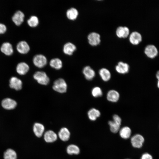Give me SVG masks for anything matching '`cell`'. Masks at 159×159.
Returning a JSON list of instances; mask_svg holds the SVG:
<instances>
[{
    "label": "cell",
    "instance_id": "6da1fadb",
    "mask_svg": "<svg viewBox=\"0 0 159 159\" xmlns=\"http://www.w3.org/2000/svg\"><path fill=\"white\" fill-rule=\"evenodd\" d=\"M52 87L56 91L60 93H63L66 92L67 85L66 82L63 79L59 78L54 82Z\"/></svg>",
    "mask_w": 159,
    "mask_h": 159
},
{
    "label": "cell",
    "instance_id": "7a4b0ae2",
    "mask_svg": "<svg viewBox=\"0 0 159 159\" xmlns=\"http://www.w3.org/2000/svg\"><path fill=\"white\" fill-rule=\"evenodd\" d=\"M33 77L38 83L42 85H46L49 82V77L44 72H37L34 74Z\"/></svg>",
    "mask_w": 159,
    "mask_h": 159
},
{
    "label": "cell",
    "instance_id": "3957f363",
    "mask_svg": "<svg viewBox=\"0 0 159 159\" xmlns=\"http://www.w3.org/2000/svg\"><path fill=\"white\" fill-rule=\"evenodd\" d=\"M33 61L34 65L39 68H42L44 67L47 62L46 57L42 54L35 55L33 57Z\"/></svg>",
    "mask_w": 159,
    "mask_h": 159
},
{
    "label": "cell",
    "instance_id": "277c9868",
    "mask_svg": "<svg viewBox=\"0 0 159 159\" xmlns=\"http://www.w3.org/2000/svg\"><path fill=\"white\" fill-rule=\"evenodd\" d=\"M144 53L148 58L153 59L158 55V51L157 47L153 44L147 46L145 48Z\"/></svg>",
    "mask_w": 159,
    "mask_h": 159
},
{
    "label": "cell",
    "instance_id": "5b68a950",
    "mask_svg": "<svg viewBox=\"0 0 159 159\" xmlns=\"http://www.w3.org/2000/svg\"><path fill=\"white\" fill-rule=\"evenodd\" d=\"M88 43L92 46L98 45L101 42L100 34L96 32H92L90 33L87 36Z\"/></svg>",
    "mask_w": 159,
    "mask_h": 159
},
{
    "label": "cell",
    "instance_id": "8992f818",
    "mask_svg": "<svg viewBox=\"0 0 159 159\" xmlns=\"http://www.w3.org/2000/svg\"><path fill=\"white\" fill-rule=\"evenodd\" d=\"M144 141V137L139 134H137L133 135L131 139V143L132 146L135 148H141Z\"/></svg>",
    "mask_w": 159,
    "mask_h": 159
},
{
    "label": "cell",
    "instance_id": "52a82bcc",
    "mask_svg": "<svg viewBox=\"0 0 159 159\" xmlns=\"http://www.w3.org/2000/svg\"><path fill=\"white\" fill-rule=\"evenodd\" d=\"M129 40L132 45H137L140 43L142 40L141 34L137 31H134L130 34L129 36Z\"/></svg>",
    "mask_w": 159,
    "mask_h": 159
},
{
    "label": "cell",
    "instance_id": "ba28073f",
    "mask_svg": "<svg viewBox=\"0 0 159 159\" xmlns=\"http://www.w3.org/2000/svg\"><path fill=\"white\" fill-rule=\"evenodd\" d=\"M25 15L21 11H16L13 15L12 20L14 24L16 26L20 25L24 22Z\"/></svg>",
    "mask_w": 159,
    "mask_h": 159
},
{
    "label": "cell",
    "instance_id": "9c48e42d",
    "mask_svg": "<svg viewBox=\"0 0 159 159\" xmlns=\"http://www.w3.org/2000/svg\"><path fill=\"white\" fill-rule=\"evenodd\" d=\"M16 48L17 51L22 54L27 53L30 49L29 45L24 41H22L19 42L17 44Z\"/></svg>",
    "mask_w": 159,
    "mask_h": 159
},
{
    "label": "cell",
    "instance_id": "30bf717a",
    "mask_svg": "<svg viewBox=\"0 0 159 159\" xmlns=\"http://www.w3.org/2000/svg\"><path fill=\"white\" fill-rule=\"evenodd\" d=\"M116 34L119 38H125L130 35V30L127 26H119L116 29Z\"/></svg>",
    "mask_w": 159,
    "mask_h": 159
},
{
    "label": "cell",
    "instance_id": "8fae6325",
    "mask_svg": "<svg viewBox=\"0 0 159 159\" xmlns=\"http://www.w3.org/2000/svg\"><path fill=\"white\" fill-rule=\"evenodd\" d=\"M1 52L7 56L11 55L14 52L12 44L9 42H5L2 44L0 47Z\"/></svg>",
    "mask_w": 159,
    "mask_h": 159
},
{
    "label": "cell",
    "instance_id": "7c38bea8",
    "mask_svg": "<svg viewBox=\"0 0 159 159\" xmlns=\"http://www.w3.org/2000/svg\"><path fill=\"white\" fill-rule=\"evenodd\" d=\"M1 105L2 107L5 109L11 110L16 107L17 105V103L15 100L12 99L6 98L2 101Z\"/></svg>",
    "mask_w": 159,
    "mask_h": 159
},
{
    "label": "cell",
    "instance_id": "4fadbf2b",
    "mask_svg": "<svg viewBox=\"0 0 159 159\" xmlns=\"http://www.w3.org/2000/svg\"><path fill=\"white\" fill-rule=\"evenodd\" d=\"M116 71L120 74H125L128 72L130 67L127 63L122 62H119L115 67Z\"/></svg>",
    "mask_w": 159,
    "mask_h": 159
},
{
    "label": "cell",
    "instance_id": "5bb4252c",
    "mask_svg": "<svg viewBox=\"0 0 159 159\" xmlns=\"http://www.w3.org/2000/svg\"><path fill=\"white\" fill-rule=\"evenodd\" d=\"M9 86L11 88L16 90H21L22 87L21 80L16 77H11L9 80Z\"/></svg>",
    "mask_w": 159,
    "mask_h": 159
},
{
    "label": "cell",
    "instance_id": "9a60e30c",
    "mask_svg": "<svg viewBox=\"0 0 159 159\" xmlns=\"http://www.w3.org/2000/svg\"><path fill=\"white\" fill-rule=\"evenodd\" d=\"M85 78L88 80H92L95 77V71L90 66H86L84 67L82 71Z\"/></svg>",
    "mask_w": 159,
    "mask_h": 159
},
{
    "label": "cell",
    "instance_id": "2e32d148",
    "mask_svg": "<svg viewBox=\"0 0 159 159\" xmlns=\"http://www.w3.org/2000/svg\"><path fill=\"white\" fill-rule=\"evenodd\" d=\"M120 98V94L117 91L111 90L109 91L107 95V100L112 102H117Z\"/></svg>",
    "mask_w": 159,
    "mask_h": 159
},
{
    "label": "cell",
    "instance_id": "e0dca14e",
    "mask_svg": "<svg viewBox=\"0 0 159 159\" xmlns=\"http://www.w3.org/2000/svg\"><path fill=\"white\" fill-rule=\"evenodd\" d=\"M44 138L47 143H52L55 141L57 139L56 133L51 130L46 131L44 135Z\"/></svg>",
    "mask_w": 159,
    "mask_h": 159
},
{
    "label": "cell",
    "instance_id": "ac0fdd59",
    "mask_svg": "<svg viewBox=\"0 0 159 159\" xmlns=\"http://www.w3.org/2000/svg\"><path fill=\"white\" fill-rule=\"evenodd\" d=\"M29 68V67L27 64L24 62H21L17 64L16 70L19 74L23 75L27 72Z\"/></svg>",
    "mask_w": 159,
    "mask_h": 159
},
{
    "label": "cell",
    "instance_id": "d6986e66",
    "mask_svg": "<svg viewBox=\"0 0 159 159\" xmlns=\"http://www.w3.org/2000/svg\"><path fill=\"white\" fill-rule=\"evenodd\" d=\"M76 46L73 43L69 42L66 43L64 46L63 51L66 54L71 55L76 50Z\"/></svg>",
    "mask_w": 159,
    "mask_h": 159
},
{
    "label": "cell",
    "instance_id": "ffe728a7",
    "mask_svg": "<svg viewBox=\"0 0 159 159\" xmlns=\"http://www.w3.org/2000/svg\"><path fill=\"white\" fill-rule=\"evenodd\" d=\"M33 131L35 135L38 137H41L44 131V125L39 123H35L33 126Z\"/></svg>",
    "mask_w": 159,
    "mask_h": 159
},
{
    "label": "cell",
    "instance_id": "44dd1931",
    "mask_svg": "<svg viewBox=\"0 0 159 159\" xmlns=\"http://www.w3.org/2000/svg\"><path fill=\"white\" fill-rule=\"evenodd\" d=\"M58 135L61 140L66 141L68 140L69 138L70 133L67 128L63 127L61 128L59 132Z\"/></svg>",
    "mask_w": 159,
    "mask_h": 159
},
{
    "label": "cell",
    "instance_id": "7402d4cb",
    "mask_svg": "<svg viewBox=\"0 0 159 159\" xmlns=\"http://www.w3.org/2000/svg\"><path fill=\"white\" fill-rule=\"evenodd\" d=\"M99 73L102 80L104 81H107L111 78V73L110 71L106 68L101 69L99 71Z\"/></svg>",
    "mask_w": 159,
    "mask_h": 159
},
{
    "label": "cell",
    "instance_id": "603a6c76",
    "mask_svg": "<svg viewBox=\"0 0 159 159\" xmlns=\"http://www.w3.org/2000/svg\"><path fill=\"white\" fill-rule=\"evenodd\" d=\"M87 115L90 120L95 121L100 116L101 113L98 110L95 108H92L89 110Z\"/></svg>",
    "mask_w": 159,
    "mask_h": 159
},
{
    "label": "cell",
    "instance_id": "cb8c5ba5",
    "mask_svg": "<svg viewBox=\"0 0 159 159\" xmlns=\"http://www.w3.org/2000/svg\"><path fill=\"white\" fill-rule=\"evenodd\" d=\"M78 15V10L75 8L72 7L68 9L66 12V15L67 18L72 20L77 19Z\"/></svg>",
    "mask_w": 159,
    "mask_h": 159
},
{
    "label": "cell",
    "instance_id": "d4e9b609",
    "mask_svg": "<svg viewBox=\"0 0 159 159\" xmlns=\"http://www.w3.org/2000/svg\"><path fill=\"white\" fill-rule=\"evenodd\" d=\"M119 134L122 138L127 139L130 136L131 130L129 127L127 126L124 127L120 130Z\"/></svg>",
    "mask_w": 159,
    "mask_h": 159
},
{
    "label": "cell",
    "instance_id": "484cf974",
    "mask_svg": "<svg viewBox=\"0 0 159 159\" xmlns=\"http://www.w3.org/2000/svg\"><path fill=\"white\" fill-rule=\"evenodd\" d=\"M49 64L51 67L56 69H61L62 66L61 60L58 58L52 59L50 61Z\"/></svg>",
    "mask_w": 159,
    "mask_h": 159
},
{
    "label": "cell",
    "instance_id": "4316f807",
    "mask_svg": "<svg viewBox=\"0 0 159 159\" xmlns=\"http://www.w3.org/2000/svg\"><path fill=\"white\" fill-rule=\"evenodd\" d=\"M4 159H16L17 155L14 150L8 149L4 152Z\"/></svg>",
    "mask_w": 159,
    "mask_h": 159
},
{
    "label": "cell",
    "instance_id": "83f0119b",
    "mask_svg": "<svg viewBox=\"0 0 159 159\" xmlns=\"http://www.w3.org/2000/svg\"><path fill=\"white\" fill-rule=\"evenodd\" d=\"M67 153L69 155L78 154L80 152V150L79 147L77 145L72 144L69 145L67 148Z\"/></svg>",
    "mask_w": 159,
    "mask_h": 159
},
{
    "label": "cell",
    "instance_id": "f1b7e54d",
    "mask_svg": "<svg viewBox=\"0 0 159 159\" xmlns=\"http://www.w3.org/2000/svg\"><path fill=\"white\" fill-rule=\"evenodd\" d=\"M27 23L29 26L32 27L37 26L39 23L38 18L35 16H31L27 20Z\"/></svg>",
    "mask_w": 159,
    "mask_h": 159
},
{
    "label": "cell",
    "instance_id": "f546056e",
    "mask_svg": "<svg viewBox=\"0 0 159 159\" xmlns=\"http://www.w3.org/2000/svg\"><path fill=\"white\" fill-rule=\"evenodd\" d=\"M108 123L110 127V131L112 132L116 133L119 130L120 125L113 121H109Z\"/></svg>",
    "mask_w": 159,
    "mask_h": 159
},
{
    "label": "cell",
    "instance_id": "4dcf8cb0",
    "mask_svg": "<svg viewBox=\"0 0 159 159\" xmlns=\"http://www.w3.org/2000/svg\"><path fill=\"white\" fill-rule=\"evenodd\" d=\"M92 94L95 97H101L102 95V92L101 88L96 87H94L92 90Z\"/></svg>",
    "mask_w": 159,
    "mask_h": 159
},
{
    "label": "cell",
    "instance_id": "1f68e13d",
    "mask_svg": "<svg viewBox=\"0 0 159 159\" xmlns=\"http://www.w3.org/2000/svg\"><path fill=\"white\" fill-rule=\"evenodd\" d=\"M113 121L120 125H121V119L117 115L115 114L113 116Z\"/></svg>",
    "mask_w": 159,
    "mask_h": 159
},
{
    "label": "cell",
    "instance_id": "d6a6232c",
    "mask_svg": "<svg viewBox=\"0 0 159 159\" xmlns=\"http://www.w3.org/2000/svg\"><path fill=\"white\" fill-rule=\"evenodd\" d=\"M6 30V26L3 24L0 23V34L4 33Z\"/></svg>",
    "mask_w": 159,
    "mask_h": 159
},
{
    "label": "cell",
    "instance_id": "836d02e7",
    "mask_svg": "<svg viewBox=\"0 0 159 159\" xmlns=\"http://www.w3.org/2000/svg\"><path fill=\"white\" fill-rule=\"evenodd\" d=\"M141 159H153L152 156L148 153H145L142 155Z\"/></svg>",
    "mask_w": 159,
    "mask_h": 159
},
{
    "label": "cell",
    "instance_id": "e575fe53",
    "mask_svg": "<svg viewBox=\"0 0 159 159\" xmlns=\"http://www.w3.org/2000/svg\"><path fill=\"white\" fill-rule=\"evenodd\" d=\"M156 78L158 79H159V70L158 71L156 74Z\"/></svg>",
    "mask_w": 159,
    "mask_h": 159
},
{
    "label": "cell",
    "instance_id": "d590c367",
    "mask_svg": "<svg viewBox=\"0 0 159 159\" xmlns=\"http://www.w3.org/2000/svg\"><path fill=\"white\" fill-rule=\"evenodd\" d=\"M158 81L157 82V85L158 88H159V79H158Z\"/></svg>",
    "mask_w": 159,
    "mask_h": 159
},
{
    "label": "cell",
    "instance_id": "8d00e7d4",
    "mask_svg": "<svg viewBox=\"0 0 159 159\" xmlns=\"http://www.w3.org/2000/svg\"></svg>",
    "mask_w": 159,
    "mask_h": 159
}]
</instances>
